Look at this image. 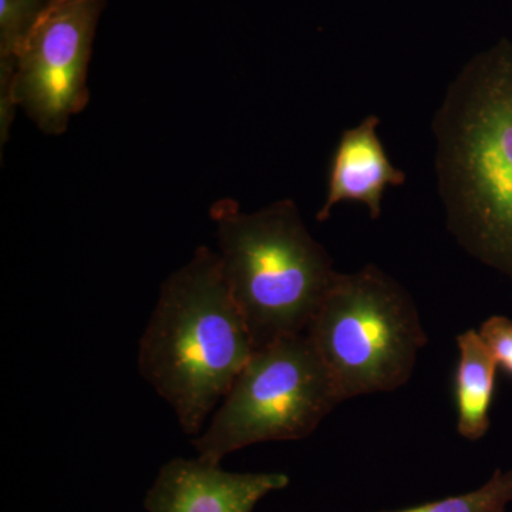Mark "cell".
<instances>
[{
	"instance_id": "obj_1",
	"label": "cell",
	"mask_w": 512,
	"mask_h": 512,
	"mask_svg": "<svg viewBox=\"0 0 512 512\" xmlns=\"http://www.w3.org/2000/svg\"><path fill=\"white\" fill-rule=\"evenodd\" d=\"M447 225L468 254L512 282V42L474 56L433 121Z\"/></svg>"
},
{
	"instance_id": "obj_2",
	"label": "cell",
	"mask_w": 512,
	"mask_h": 512,
	"mask_svg": "<svg viewBox=\"0 0 512 512\" xmlns=\"http://www.w3.org/2000/svg\"><path fill=\"white\" fill-rule=\"evenodd\" d=\"M254 352L220 255L198 248L161 286L140 340L141 376L170 404L184 433L198 436Z\"/></svg>"
},
{
	"instance_id": "obj_3",
	"label": "cell",
	"mask_w": 512,
	"mask_h": 512,
	"mask_svg": "<svg viewBox=\"0 0 512 512\" xmlns=\"http://www.w3.org/2000/svg\"><path fill=\"white\" fill-rule=\"evenodd\" d=\"M222 274L255 350L301 335L338 272L292 200L242 212L224 198L211 207Z\"/></svg>"
},
{
	"instance_id": "obj_4",
	"label": "cell",
	"mask_w": 512,
	"mask_h": 512,
	"mask_svg": "<svg viewBox=\"0 0 512 512\" xmlns=\"http://www.w3.org/2000/svg\"><path fill=\"white\" fill-rule=\"evenodd\" d=\"M305 333L343 402L409 383L429 342L410 293L373 264L336 274Z\"/></svg>"
},
{
	"instance_id": "obj_5",
	"label": "cell",
	"mask_w": 512,
	"mask_h": 512,
	"mask_svg": "<svg viewBox=\"0 0 512 512\" xmlns=\"http://www.w3.org/2000/svg\"><path fill=\"white\" fill-rule=\"evenodd\" d=\"M342 402L308 335L286 336L255 350L192 446L221 464L254 444L306 439Z\"/></svg>"
},
{
	"instance_id": "obj_6",
	"label": "cell",
	"mask_w": 512,
	"mask_h": 512,
	"mask_svg": "<svg viewBox=\"0 0 512 512\" xmlns=\"http://www.w3.org/2000/svg\"><path fill=\"white\" fill-rule=\"evenodd\" d=\"M106 0H49L26 37L9 93L47 136H60L89 103L87 70Z\"/></svg>"
},
{
	"instance_id": "obj_7",
	"label": "cell",
	"mask_w": 512,
	"mask_h": 512,
	"mask_svg": "<svg viewBox=\"0 0 512 512\" xmlns=\"http://www.w3.org/2000/svg\"><path fill=\"white\" fill-rule=\"evenodd\" d=\"M284 473H231L204 458H173L144 498L147 512H252L266 495L284 490Z\"/></svg>"
},
{
	"instance_id": "obj_8",
	"label": "cell",
	"mask_w": 512,
	"mask_h": 512,
	"mask_svg": "<svg viewBox=\"0 0 512 512\" xmlns=\"http://www.w3.org/2000/svg\"><path fill=\"white\" fill-rule=\"evenodd\" d=\"M379 124V117L367 116L343 131L330 160L328 195L316 214L319 222L328 221L333 208L346 201L365 205L377 220L387 188L406 183V174L392 164L377 136Z\"/></svg>"
},
{
	"instance_id": "obj_9",
	"label": "cell",
	"mask_w": 512,
	"mask_h": 512,
	"mask_svg": "<svg viewBox=\"0 0 512 512\" xmlns=\"http://www.w3.org/2000/svg\"><path fill=\"white\" fill-rule=\"evenodd\" d=\"M458 362L454 375L457 431L470 441L483 439L490 430L497 362L478 330L457 336Z\"/></svg>"
},
{
	"instance_id": "obj_10",
	"label": "cell",
	"mask_w": 512,
	"mask_h": 512,
	"mask_svg": "<svg viewBox=\"0 0 512 512\" xmlns=\"http://www.w3.org/2000/svg\"><path fill=\"white\" fill-rule=\"evenodd\" d=\"M49 0H0V134L5 143L12 124L10 86L16 59Z\"/></svg>"
},
{
	"instance_id": "obj_11",
	"label": "cell",
	"mask_w": 512,
	"mask_h": 512,
	"mask_svg": "<svg viewBox=\"0 0 512 512\" xmlns=\"http://www.w3.org/2000/svg\"><path fill=\"white\" fill-rule=\"evenodd\" d=\"M512 501V470L494 471L490 480L470 493L453 495L439 501L399 511L377 512H505Z\"/></svg>"
},
{
	"instance_id": "obj_12",
	"label": "cell",
	"mask_w": 512,
	"mask_h": 512,
	"mask_svg": "<svg viewBox=\"0 0 512 512\" xmlns=\"http://www.w3.org/2000/svg\"><path fill=\"white\" fill-rule=\"evenodd\" d=\"M495 362L512 376V320L495 315L481 323L478 329Z\"/></svg>"
}]
</instances>
